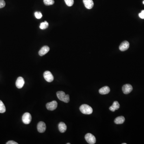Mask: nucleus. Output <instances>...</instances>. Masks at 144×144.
Masks as SVG:
<instances>
[{
	"mask_svg": "<svg viewBox=\"0 0 144 144\" xmlns=\"http://www.w3.org/2000/svg\"><path fill=\"white\" fill-rule=\"evenodd\" d=\"M58 98L62 101L68 103L70 100V97L69 95H66L65 93L62 91H58L57 93Z\"/></svg>",
	"mask_w": 144,
	"mask_h": 144,
	"instance_id": "obj_1",
	"label": "nucleus"
},
{
	"mask_svg": "<svg viewBox=\"0 0 144 144\" xmlns=\"http://www.w3.org/2000/svg\"><path fill=\"white\" fill-rule=\"evenodd\" d=\"M80 110L82 113L85 114H90L92 113L93 110L92 107L86 104H83L80 107Z\"/></svg>",
	"mask_w": 144,
	"mask_h": 144,
	"instance_id": "obj_2",
	"label": "nucleus"
},
{
	"mask_svg": "<svg viewBox=\"0 0 144 144\" xmlns=\"http://www.w3.org/2000/svg\"><path fill=\"white\" fill-rule=\"evenodd\" d=\"M85 139L88 143L90 144H94L96 142V138L91 133H87L85 136Z\"/></svg>",
	"mask_w": 144,
	"mask_h": 144,
	"instance_id": "obj_3",
	"label": "nucleus"
},
{
	"mask_svg": "<svg viewBox=\"0 0 144 144\" xmlns=\"http://www.w3.org/2000/svg\"><path fill=\"white\" fill-rule=\"evenodd\" d=\"M58 103L56 100H53L46 104V108L49 111H54L57 107Z\"/></svg>",
	"mask_w": 144,
	"mask_h": 144,
	"instance_id": "obj_4",
	"label": "nucleus"
},
{
	"mask_svg": "<svg viewBox=\"0 0 144 144\" xmlns=\"http://www.w3.org/2000/svg\"><path fill=\"white\" fill-rule=\"evenodd\" d=\"M32 120V116L29 113H26L24 114L22 116V121L25 124H29L31 123Z\"/></svg>",
	"mask_w": 144,
	"mask_h": 144,
	"instance_id": "obj_5",
	"label": "nucleus"
},
{
	"mask_svg": "<svg viewBox=\"0 0 144 144\" xmlns=\"http://www.w3.org/2000/svg\"><path fill=\"white\" fill-rule=\"evenodd\" d=\"M43 76L46 81L49 83L52 82L54 80V76L49 71L45 72L43 74Z\"/></svg>",
	"mask_w": 144,
	"mask_h": 144,
	"instance_id": "obj_6",
	"label": "nucleus"
},
{
	"mask_svg": "<svg viewBox=\"0 0 144 144\" xmlns=\"http://www.w3.org/2000/svg\"><path fill=\"white\" fill-rule=\"evenodd\" d=\"M133 89V86L130 84H126L122 87L123 93L125 94H128L130 93Z\"/></svg>",
	"mask_w": 144,
	"mask_h": 144,
	"instance_id": "obj_7",
	"label": "nucleus"
},
{
	"mask_svg": "<svg viewBox=\"0 0 144 144\" xmlns=\"http://www.w3.org/2000/svg\"><path fill=\"white\" fill-rule=\"evenodd\" d=\"M46 129V125L44 122L41 121L37 125V130L40 133L45 132Z\"/></svg>",
	"mask_w": 144,
	"mask_h": 144,
	"instance_id": "obj_8",
	"label": "nucleus"
},
{
	"mask_svg": "<svg viewBox=\"0 0 144 144\" xmlns=\"http://www.w3.org/2000/svg\"><path fill=\"white\" fill-rule=\"evenodd\" d=\"M24 84V81L22 77H18L16 82V85L18 88H21L23 86Z\"/></svg>",
	"mask_w": 144,
	"mask_h": 144,
	"instance_id": "obj_9",
	"label": "nucleus"
},
{
	"mask_svg": "<svg viewBox=\"0 0 144 144\" xmlns=\"http://www.w3.org/2000/svg\"><path fill=\"white\" fill-rule=\"evenodd\" d=\"M129 47V43L128 41L122 42L119 46V49L121 51H125L128 49Z\"/></svg>",
	"mask_w": 144,
	"mask_h": 144,
	"instance_id": "obj_10",
	"label": "nucleus"
},
{
	"mask_svg": "<svg viewBox=\"0 0 144 144\" xmlns=\"http://www.w3.org/2000/svg\"><path fill=\"white\" fill-rule=\"evenodd\" d=\"M85 7L86 8L90 9L94 6V3L93 0H83Z\"/></svg>",
	"mask_w": 144,
	"mask_h": 144,
	"instance_id": "obj_11",
	"label": "nucleus"
},
{
	"mask_svg": "<svg viewBox=\"0 0 144 144\" xmlns=\"http://www.w3.org/2000/svg\"><path fill=\"white\" fill-rule=\"evenodd\" d=\"M49 50L50 48L48 46H45L44 47H43L39 50L38 54H39V55L40 56H43L47 53L48 52V51H49Z\"/></svg>",
	"mask_w": 144,
	"mask_h": 144,
	"instance_id": "obj_12",
	"label": "nucleus"
},
{
	"mask_svg": "<svg viewBox=\"0 0 144 144\" xmlns=\"http://www.w3.org/2000/svg\"><path fill=\"white\" fill-rule=\"evenodd\" d=\"M110 89L108 86H104L100 88L99 90V93L101 95H106L110 92Z\"/></svg>",
	"mask_w": 144,
	"mask_h": 144,
	"instance_id": "obj_13",
	"label": "nucleus"
},
{
	"mask_svg": "<svg viewBox=\"0 0 144 144\" xmlns=\"http://www.w3.org/2000/svg\"><path fill=\"white\" fill-rule=\"evenodd\" d=\"M120 108V104L118 101H115L113 103V105L110 107L109 109L111 111L114 112L116 110H118Z\"/></svg>",
	"mask_w": 144,
	"mask_h": 144,
	"instance_id": "obj_14",
	"label": "nucleus"
},
{
	"mask_svg": "<svg viewBox=\"0 0 144 144\" xmlns=\"http://www.w3.org/2000/svg\"><path fill=\"white\" fill-rule=\"evenodd\" d=\"M59 129L61 133H64L67 130V126L64 123L60 122L59 124Z\"/></svg>",
	"mask_w": 144,
	"mask_h": 144,
	"instance_id": "obj_15",
	"label": "nucleus"
},
{
	"mask_svg": "<svg viewBox=\"0 0 144 144\" xmlns=\"http://www.w3.org/2000/svg\"><path fill=\"white\" fill-rule=\"evenodd\" d=\"M125 121V117L123 116H118L114 120V122L116 124H122Z\"/></svg>",
	"mask_w": 144,
	"mask_h": 144,
	"instance_id": "obj_16",
	"label": "nucleus"
},
{
	"mask_svg": "<svg viewBox=\"0 0 144 144\" xmlns=\"http://www.w3.org/2000/svg\"><path fill=\"white\" fill-rule=\"evenodd\" d=\"M48 23L47 22L45 21L44 22H41L40 24V29H41L42 30H44L45 29H47L48 27Z\"/></svg>",
	"mask_w": 144,
	"mask_h": 144,
	"instance_id": "obj_17",
	"label": "nucleus"
},
{
	"mask_svg": "<svg viewBox=\"0 0 144 144\" xmlns=\"http://www.w3.org/2000/svg\"><path fill=\"white\" fill-rule=\"evenodd\" d=\"M6 110L5 106L4 105V103H3L1 100H0V113H5Z\"/></svg>",
	"mask_w": 144,
	"mask_h": 144,
	"instance_id": "obj_18",
	"label": "nucleus"
},
{
	"mask_svg": "<svg viewBox=\"0 0 144 144\" xmlns=\"http://www.w3.org/2000/svg\"><path fill=\"white\" fill-rule=\"evenodd\" d=\"M44 4L47 6L53 5L55 3L54 0H43Z\"/></svg>",
	"mask_w": 144,
	"mask_h": 144,
	"instance_id": "obj_19",
	"label": "nucleus"
},
{
	"mask_svg": "<svg viewBox=\"0 0 144 144\" xmlns=\"http://www.w3.org/2000/svg\"><path fill=\"white\" fill-rule=\"evenodd\" d=\"M66 5L69 7H71L73 5L74 3V0H64Z\"/></svg>",
	"mask_w": 144,
	"mask_h": 144,
	"instance_id": "obj_20",
	"label": "nucleus"
},
{
	"mask_svg": "<svg viewBox=\"0 0 144 144\" xmlns=\"http://www.w3.org/2000/svg\"><path fill=\"white\" fill-rule=\"evenodd\" d=\"M34 15L35 16L36 18L37 19H40L43 17L42 13L40 12H36L34 13Z\"/></svg>",
	"mask_w": 144,
	"mask_h": 144,
	"instance_id": "obj_21",
	"label": "nucleus"
},
{
	"mask_svg": "<svg viewBox=\"0 0 144 144\" xmlns=\"http://www.w3.org/2000/svg\"><path fill=\"white\" fill-rule=\"evenodd\" d=\"M5 5V2L4 0H0V8L4 7Z\"/></svg>",
	"mask_w": 144,
	"mask_h": 144,
	"instance_id": "obj_22",
	"label": "nucleus"
},
{
	"mask_svg": "<svg viewBox=\"0 0 144 144\" xmlns=\"http://www.w3.org/2000/svg\"><path fill=\"white\" fill-rule=\"evenodd\" d=\"M139 17L142 19H144V10H142L141 12L139 14Z\"/></svg>",
	"mask_w": 144,
	"mask_h": 144,
	"instance_id": "obj_23",
	"label": "nucleus"
},
{
	"mask_svg": "<svg viewBox=\"0 0 144 144\" xmlns=\"http://www.w3.org/2000/svg\"><path fill=\"white\" fill-rule=\"evenodd\" d=\"M7 144H18V143H17L16 142L14 141L13 140H10V141H9L7 142L6 143Z\"/></svg>",
	"mask_w": 144,
	"mask_h": 144,
	"instance_id": "obj_24",
	"label": "nucleus"
},
{
	"mask_svg": "<svg viewBox=\"0 0 144 144\" xmlns=\"http://www.w3.org/2000/svg\"><path fill=\"white\" fill-rule=\"evenodd\" d=\"M123 144H126V143H123Z\"/></svg>",
	"mask_w": 144,
	"mask_h": 144,
	"instance_id": "obj_25",
	"label": "nucleus"
},
{
	"mask_svg": "<svg viewBox=\"0 0 144 144\" xmlns=\"http://www.w3.org/2000/svg\"><path fill=\"white\" fill-rule=\"evenodd\" d=\"M67 144H70V143H67Z\"/></svg>",
	"mask_w": 144,
	"mask_h": 144,
	"instance_id": "obj_26",
	"label": "nucleus"
},
{
	"mask_svg": "<svg viewBox=\"0 0 144 144\" xmlns=\"http://www.w3.org/2000/svg\"><path fill=\"white\" fill-rule=\"evenodd\" d=\"M143 4H144V1H143Z\"/></svg>",
	"mask_w": 144,
	"mask_h": 144,
	"instance_id": "obj_27",
	"label": "nucleus"
}]
</instances>
